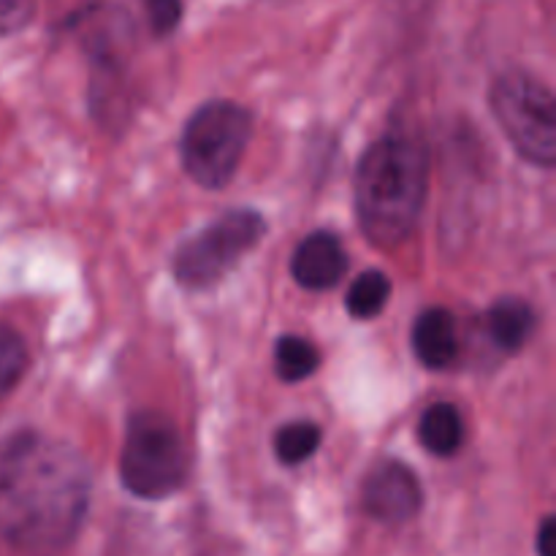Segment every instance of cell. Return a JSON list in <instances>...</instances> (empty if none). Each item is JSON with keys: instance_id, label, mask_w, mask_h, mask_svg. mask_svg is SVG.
Segmentation results:
<instances>
[{"instance_id": "6da1fadb", "label": "cell", "mask_w": 556, "mask_h": 556, "mask_svg": "<svg viewBox=\"0 0 556 556\" xmlns=\"http://www.w3.org/2000/svg\"><path fill=\"white\" fill-rule=\"evenodd\" d=\"M90 470L63 440L22 432L0 445V552L58 556L85 521Z\"/></svg>"}, {"instance_id": "7a4b0ae2", "label": "cell", "mask_w": 556, "mask_h": 556, "mask_svg": "<svg viewBox=\"0 0 556 556\" xmlns=\"http://www.w3.org/2000/svg\"><path fill=\"white\" fill-rule=\"evenodd\" d=\"M427 152L405 134L375 141L356 172V215L367 239L396 248L418 226L427 204Z\"/></svg>"}, {"instance_id": "3957f363", "label": "cell", "mask_w": 556, "mask_h": 556, "mask_svg": "<svg viewBox=\"0 0 556 556\" xmlns=\"http://www.w3.org/2000/svg\"><path fill=\"white\" fill-rule=\"evenodd\" d=\"M253 134V117L233 101H210L185 123L179 155L195 185L220 190L237 174Z\"/></svg>"}, {"instance_id": "277c9868", "label": "cell", "mask_w": 556, "mask_h": 556, "mask_svg": "<svg viewBox=\"0 0 556 556\" xmlns=\"http://www.w3.org/2000/svg\"><path fill=\"white\" fill-rule=\"evenodd\" d=\"M188 476V451L172 418L144 410L125 429L119 481L134 497L163 500L179 492Z\"/></svg>"}, {"instance_id": "5b68a950", "label": "cell", "mask_w": 556, "mask_h": 556, "mask_svg": "<svg viewBox=\"0 0 556 556\" xmlns=\"http://www.w3.org/2000/svg\"><path fill=\"white\" fill-rule=\"evenodd\" d=\"M494 119L525 161L556 166V103L552 90L527 71H505L489 92Z\"/></svg>"}, {"instance_id": "8992f818", "label": "cell", "mask_w": 556, "mask_h": 556, "mask_svg": "<svg viewBox=\"0 0 556 556\" xmlns=\"http://www.w3.org/2000/svg\"><path fill=\"white\" fill-rule=\"evenodd\" d=\"M266 220L253 210L226 212L195 237L185 239L174 253V277L190 291L220 282L233 266L264 239Z\"/></svg>"}, {"instance_id": "52a82bcc", "label": "cell", "mask_w": 556, "mask_h": 556, "mask_svg": "<svg viewBox=\"0 0 556 556\" xmlns=\"http://www.w3.org/2000/svg\"><path fill=\"white\" fill-rule=\"evenodd\" d=\"M362 503L372 519L383 525H405L424 505L421 483L413 476L410 467L386 459L369 472L362 489Z\"/></svg>"}, {"instance_id": "ba28073f", "label": "cell", "mask_w": 556, "mask_h": 556, "mask_svg": "<svg viewBox=\"0 0 556 556\" xmlns=\"http://www.w3.org/2000/svg\"><path fill=\"white\" fill-rule=\"evenodd\" d=\"M348 255L329 231H315L299 242L291 258V275L307 291H329L345 277Z\"/></svg>"}, {"instance_id": "9c48e42d", "label": "cell", "mask_w": 556, "mask_h": 556, "mask_svg": "<svg viewBox=\"0 0 556 556\" xmlns=\"http://www.w3.org/2000/svg\"><path fill=\"white\" fill-rule=\"evenodd\" d=\"M413 351L427 369H445L459 356L454 315L443 307L421 313L413 326Z\"/></svg>"}, {"instance_id": "30bf717a", "label": "cell", "mask_w": 556, "mask_h": 556, "mask_svg": "<svg viewBox=\"0 0 556 556\" xmlns=\"http://www.w3.org/2000/svg\"><path fill=\"white\" fill-rule=\"evenodd\" d=\"M418 440L434 456H454L465 443V418L448 402L429 407L418 421Z\"/></svg>"}, {"instance_id": "8fae6325", "label": "cell", "mask_w": 556, "mask_h": 556, "mask_svg": "<svg viewBox=\"0 0 556 556\" xmlns=\"http://www.w3.org/2000/svg\"><path fill=\"white\" fill-rule=\"evenodd\" d=\"M486 329L494 345L514 353L530 340L532 329H535V313H532L530 304H525L521 299H500V302L489 309Z\"/></svg>"}, {"instance_id": "7c38bea8", "label": "cell", "mask_w": 556, "mask_h": 556, "mask_svg": "<svg viewBox=\"0 0 556 556\" xmlns=\"http://www.w3.org/2000/svg\"><path fill=\"white\" fill-rule=\"evenodd\" d=\"M389 296H391L389 275H383V271L378 269H369L364 271L362 277H356L353 286L348 288L345 307L356 320H372L383 313L386 304H389Z\"/></svg>"}, {"instance_id": "4fadbf2b", "label": "cell", "mask_w": 556, "mask_h": 556, "mask_svg": "<svg viewBox=\"0 0 556 556\" xmlns=\"http://www.w3.org/2000/svg\"><path fill=\"white\" fill-rule=\"evenodd\" d=\"M318 364V351H315L313 342L304 340V337L288 334L277 340L275 369L277 375H280V380H286V383H302L309 375H315Z\"/></svg>"}, {"instance_id": "5bb4252c", "label": "cell", "mask_w": 556, "mask_h": 556, "mask_svg": "<svg viewBox=\"0 0 556 556\" xmlns=\"http://www.w3.org/2000/svg\"><path fill=\"white\" fill-rule=\"evenodd\" d=\"M320 445V427L313 421H291L275 434V454L282 465L296 467L313 459Z\"/></svg>"}, {"instance_id": "9a60e30c", "label": "cell", "mask_w": 556, "mask_h": 556, "mask_svg": "<svg viewBox=\"0 0 556 556\" xmlns=\"http://www.w3.org/2000/svg\"><path fill=\"white\" fill-rule=\"evenodd\" d=\"M27 369V345L20 331L0 324V402L14 391Z\"/></svg>"}, {"instance_id": "2e32d148", "label": "cell", "mask_w": 556, "mask_h": 556, "mask_svg": "<svg viewBox=\"0 0 556 556\" xmlns=\"http://www.w3.org/2000/svg\"><path fill=\"white\" fill-rule=\"evenodd\" d=\"M147 22L155 36H172L177 25L182 22V0H144Z\"/></svg>"}, {"instance_id": "e0dca14e", "label": "cell", "mask_w": 556, "mask_h": 556, "mask_svg": "<svg viewBox=\"0 0 556 556\" xmlns=\"http://www.w3.org/2000/svg\"><path fill=\"white\" fill-rule=\"evenodd\" d=\"M36 14V0H0V36L25 30Z\"/></svg>"}, {"instance_id": "ac0fdd59", "label": "cell", "mask_w": 556, "mask_h": 556, "mask_svg": "<svg viewBox=\"0 0 556 556\" xmlns=\"http://www.w3.org/2000/svg\"><path fill=\"white\" fill-rule=\"evenodd\" d=\"M554 535H556V527H554V519H546L541 525V530H538V556H554L552 554V543H554Z\"/></svg>"}]
</instances>
